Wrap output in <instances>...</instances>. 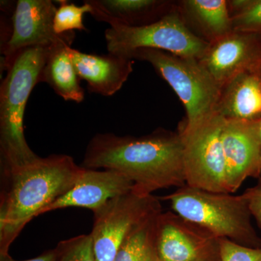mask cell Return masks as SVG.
Segmentation results:
<instances>
[{
	"mask_svg": "<svg viewBox=\"0 0 261 261\" xmlns=\"http://www.w3.org/2000/svg\"><path fill=\"white\" fill-rule=\"evenodd\" d=\"M216 113L227 120L261 118V75H237L221 88Z\"/></svg>",
	"mask_w": 261,
	"mask_h": 261,
	"instance_id": "obj_16",
	"label": "cell"
},
{
	"mask_svg": "<svg viewBox=\"0 0 261 261\" xmlns=\"http://www.w3.org/2000/svg\"><path fill=\"white\" fill-rule=\"evenodd\" d=\"M248 200L249 208L252 216L255 218L261 231V183L247 189L245 192Z\"/></svg>",
	"mask_w": 261,
	"mask_h": 261,
	"instance_id": "obj_24",
	"label": "cell"
},
{
	"mask_svg": "<svg viewBox=\"0 0 261 261\" xmlns=\"http://www.w3.org/2000/svg\"><path fill=\"white\" fill-rule=\"evenodd\" d=\"M82 166L121 173L145 195L186 185L181 135L162 128L141 137L97 134L89 141Z\"/></svg>",
	"mask_w": 261,
	"mask_h": 261,
	"instance_id": "obj_1",
	"label": "cell"
},
{
	"mask_svg": "<svg viewBox=\"0 0 261 261\" xmlns=\"http://www.w3.org/2000/svg\"><path fill=\"white\" fill-rule=\"evenodd\" d=\"M80 80L87 83L89 92L105 97L114 95L133 71V60L121 55L88 54L68 47Z\"/></svg>",
	"mask_w": 261,
	"mask_h": 261,
	"instance_id": "obj_14",
	"label": "cell"
},
{
	"mask_svg": "<svg viewBox=\"0 0 261 261\" xmlns=\"http://www.w3.org/2000/svg\"><path fill=\"white\" fill-rule=\"evenodd\" d=\"M162 212L161 200L135 190L108 200L94 213L89 234L93 241L96 261H114L128 233L153 215Z\"/></svg>",
	"mask_w": 261,
	"mask_h": 261,
	"instance_id": "obj_8",
	"label": "cell"
},
{
	"mask_svg": "<svg viewBox=\"0 0 261 261\" xmlns=\"http://www.w3.org/2000/svg\"><path fill=\"white\" fill-rule=\"evenodd\" d=\"M224 118L217 113L195 126L182 127L186 185L213 192H228L221 133Z\"/></svg>",
	"mask_w": 261,
	"mask_h": 261,
	"instance_id": "obj_7",
	"label": "cell"
},
{
	"mask_svg": "<svg viewBox=\"0 0 261 261\" xmlns=\"http://www.w3.org/2000/svg\"><path fill=\"white\" fill-rule=\"evenodd\" d=\"M220 239L175 212H161L158 216L160 261H221Z\"/></svg>",
	"mask_w": 261,
	"mask_h": 261,
	"instance_id": "obj_9",
	"label": "cell"
},
{
	"mask_svg": "<svg viewBox=\"0 0 261 261\" xmlns=\"http://www.w3.org/2000/svg\"><path fill=\"white\" fill-rule=\"evenodd\" d=\"M57 261H96L90 234H82L58 244Z\"/></svg>",
	"mask_w": 261,
	"mask_h": 261,
	"instance_id": "obj_21",
	"label": "cell"
},
{
	"mask_svg": "<svg viewBox=\"0 0 261 261\" xmlns=\"http://www.w3.org/2000/svg\"><path fill=\"white\" fill-rule=\"evenodd\" d=\"M260 140H261V118L260 120Z\"/></svg>",
	"mask_w": 261,
	"mask_h": 261,
	"instance_id": "obj_26",
	"label": "cell"
},
{
	"mask_svg": "<svg viewBox=\"0 0 261 261\" xmlns=\"http://www.w3.org/2000/svg\"><path fill=\"white\" fill-rule=\"evenodd\" d=\"M260 119H224L221 140L228 193H234L247 178L261 176Z\"/></svg>",
	"mask_w": 261,
	"mask_h": 261,
	"instance_id": "obj_12",
	"label": "cell"
},
{
	"mask_svg": "<svg viewBox=\"0 0 261 261\" xmlns=\"http://www.w3.org/2000/svg\"><path fill=\"white\" fill-rule=\"evenodd\" d=\"M258 183H261V176H260V177L259 178V181H258Z\"/></svg>",
	"mask_w": 261,
	"mask_h": 261,
	"instance_id": "obj_27",
	"label": "cell"
},
{
	"mask_svg": "<svg viewBox=\"0 0 261 261\" xmlns=\"http://www.w3.org/2000/svg\"><path fill=\"white\" fill-rule=\"evenodd\" d=\"M231 19L233 31L261 34V0H250L249 4Z\"/></svg>",
	"mask_w": 261,
	"mask_h": 261,
	"instance_id": "obj_22",
	"label": "cell"
},
{
	"mask_svg": "<svg viewBox=\"0 0 261 261\" xmlns=\"http://www.w3.org/2000/svg\"><path fill=\"white\" fill-rule=\"evenodd\" d=\"M124 56L148 62L171 86L186 109L183 127L195 126L216 113L221 89L198 59L148 48Z\"/></svg>",
	"mask_w": 261,
	"mask_h": 261,
	"instance_id": "obj_5",
	"label": "cell"
},
{
	"mask_svg": "<svg viewBox=\"0 0 261 261\" xmlns=\"http://www.w3.org/2000/svg\"><path fill=\"white\" fill-rule=\"evenodd\" d=\"M83 167L71 156L53 154L1 173L0 257L23 228L73 187Z\"/></svg>",
	"mask_w": 261,
	"mask_h": 261,
	"instance_id": "obj_2",
	"label": "cell"
},
{
	"mask_svg": "<svg viewBox=\"0 0 261 261\" xmlns=\"http://www.w3.org/2000/svg\"><path fill=\"white\" fill-rule=\"evenodd\" d=\"M59 6L54 18V29L57 34L63 35L74 30L87 31L84 24L86 13H92V7L86 0L84 5L78 6L66 0L58 1Z\"/></svg>",
	"mask_w": 261,
	"mask_h": 261,
	"instance_id": "obj_20",
	"label": "cell"
},
{
	"mask_svg": "<svg viewBox=\"0 0 261 261\" xmlns=\"http://www.w3.org/2000/svg\"><path fill=\"white\" fill-rule=\"evenodd\" d=\"M201 64L221 89L237 75H261V34L232 31L209 43Z\"/></svg>",
	"mask_w": 261,
	"mask_h": 261,
	"instance_id": "obj_11",
	"label": "cell"
},
{
	"mask_svg": "<svg viewBox=\"0 0 261 261\" xmlns=\"http://www.w3.org/2000/svg\"><path fill=\"white\" fill-rule=\"evenodd\" d=\"M71 45V43L61 42L49 47L40 83H47L64 100L80 103L84 99V90L68 51Z\"/></svg>",
	"mask_w": 261,
	"mask_h": 261,
	"instance_id": "obj_17",
	"label": "cell"
},
{
	"mask_svg": "<svg viewBox=\"0 0 261 261\" xmlns=\"http://www.w3.org/2000/svg\"><path fill=\"white\" fill-rule=\"evenodd\" d=\"M159 199L168 201L173 212L208 230L219 238L228 239L245 247L261 248V238L252 224V215L245 192L233 195L185 185Z\"/></svg>",
	"mask_w": 261,
	"mask_h": 261,
	"instance_id": "obj_4",
	"label": "cell"
},
{
	"mask_svg": "<svg viewBox=\"0 0 261 261\" xmlns=\"http://www.w3.org/2000/svg\"><path fill=\"white\" fill-rule=\"evenodd\" d=\"M49 47L19 51L7 68L0 88L1 173L22 167L39 158L24 135L23 118L29 96L40 83Z\"/></svg>",
	"mask_w": 261,
	"mask_h": 261,
	"instance_id": "obj_3",
	"label": "cell"
},
{
	"mask_svg": "<svg viewBox=\"0 0 261 261\" xmlns=\"http://www.w3.org/2000/svg\"><path fill=\"white\" fill-rule=\"evenodd\" d=\"M221 261H261V248L239 245L226 238L220 239Z\"/></svg>",
	"mask_w": 261,
	"mask_h": 261,
	"instance_id": "obj_23",
	"label": "cell"
},
{
	"mask_svg": "<svg viewBox=\"0 0 261 261\" xmlns=\"http://www.w3.org/2000/svg\"><path fill=\"white\" fill-rule=\"evenodd\" d=\"M160 214L147 218L128 233L114 261H160L156 241L157 219Z\"/></svg>",
	"mask_w": 261,
	"mask_h": 261,
	"instance_id": "obj_19",
	"label": "cell"
},
{
	"mask_svg": "<svg viewBox=\"0 0 261 261\" xmlns=\"http://www.w3.org/2000/svg\"><path fill=\"white\" fill-rule=\"evenodd\" d=\"M58 7L51 0H18L13 15L10 37L2 44L3 67L7 69L19 51L27 48L50 47L61 42L73 44L75 33L58 35L54 18Z\"/></svg>",
	"mask_w": 261,
	"mask_h": 261,
	"instance_id": "obj_10",
	"label": "cell"
},
{
	"mask_svg": "<svg viewBox=\"0 0 261 261\" xmlns=\"http://www.w3.org/2000/svg\"><path fill=\"white\" fill-rule=\"evenodd\" d=\"M58 256V250L56 247V248L53 249V250L44 252V253H42V255H39V256L23 261H57ZM0 258H1V261H16L13 260L10 256L0 257Z\"/></svg>",
	"mask_w": 261,
	"mask_h": 261,
	"instance_id": "obj_25",
	"label": "cell"
},
{
	"mask_svg": "<svg viewBox=\"0 0 261 261\" xmlns=\"http://www.w3.org/2000/svg\"><path fill=\"white\" fill-rule=\"evenodd\" d=\"M98 21L141 27L154 23L169 11L167 2L158 0H87Z\"/></svg>",
	"mask_w": 261,
	"mask_h": 261,
	"instance_id": "obj_15",
	"label": "cell"
},
{
	"mask_svg": "<svg viewBox=\"0 0 261 261\" xmlns=\"http://www.w3.org/2000/svg\"><path fill=\"white\" fill-rule=\"evenodd\" d=\"M180 13L208 43L233 31L232 19L225 0H185L181 2Z\"/></svg>",
	"mask_w": 261,
	"mask_h": 261,
	"instance_id": "obj_18",
	"label": "cell"
},
{
	"mask_svg": "<svg viewBox=\"0 0 261 261\" xmlns=\"http://www.w3.org/2000/svg\"><path fill=\"white\" fill-rule=\"evenodd\" d=\"M134 184L124 175L113 170L83 167L73 187L55 201L42 214L66 207H83L94 212L108 200L133 190Z\"/></svg>",
	"mask_w": 261,
	"mask_h": 261,
	"instance_id": "obj_13",
	"label": "cell"
},
{
	"mask_svg": "<svg viewBox=\"0 0 261 261\" xmlns=\"http://www.w3.org/2000/svg\"><path fill=\"white\" fill-rule=\"evenodd\" d=\"M105 39L108 53L121 56L148 48L200 60L209 44L190 28L181 13L174 9L144 27L113 24L106 29Z\"/></svg>",
	"mask_w": 261,
	"mask_h": 261,
	"instance_id": "obj_6",
	"label": "cell"
}]
</instances>
